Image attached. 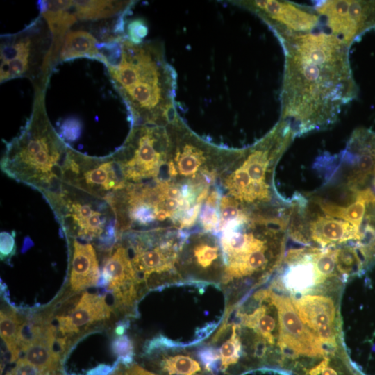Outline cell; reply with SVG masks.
<instances>
[{
    "label": "cell",
    "mask_w": 375,
    "mask_h": 375,
    "mask_svg": "<svg viewBox=\"0 0 375 375\" xmlns=\"http://www.w3.org/2000/svg\"><path fill=\"white\" fill-rule=\"evenodd\" d=\"M65 234L111 247L117 238V215L109 199L63 188L47 199Z\"/></svg>",
    "instance_id": "obj_5"
},
{
    "label": "cell",
    "mask_w": 375,
    "mask_h": 375,
    "mask_svg": "<svg viewBox=\"0 0 375 375\" xmlns=\"http://www.w3.org/2000/svg\"><path fill=\"white\" fill-rule=\"evenodd\" d=\"M274 33L285 56L280 119L296 137L331 126L358 94L349 48L324 31Z\"/></svg>",
    "instance_id": "obj_1"
},
{
    "label": "cell",
    "mask_w": 375,
    "mask_h": 375,
    "mask_svg": "<svg viewBox=\"0 0 375 375\" xmlns=\"http://www.w3.org/2000/svg\"><path fill=\"white\" fill-rule=\"evenodd\" d=\"M56 328L53 325H37L31 342L22 352L24 358L33 365L41 375L53 374L58 367L60 353L55 350Z\"/></svg>",
    "instance_id": "obj_14"
},
{
    "label": "cell",
    "mask_w": 375,
    "mask_h": 375,
    "mask_svg": "<svg viewBox=\"0 0 375 375\" xmlns=\"http://www.w3.org/2000/svg\"><path fill=\"white\" fill-rule=\"evenodd\" d=\"M198 358L208 371L214 372L217 369L219 356L217 351L214 349L209 347L202 349L198 351Z\"/></svg>",
    "instance_id": "obj_25"
},
{
    "label": "cell",
    "mask_w": 375,
    "mask_h": 375,
    "mask_svg": "<svg viewBox=\"0 0 375 375\" xmlns=\"http://www.w3.org/2000/svg\"><path fill=\"white\" fill-rule=\"evenodd\" d=\"M112 349L123 363L128 364L132 361L133 345L128 336L122 335L117 338L113 341Z\"/></svg>",
    "instance_id": "obj_22"
},
{
    "label": "cell",
    "mask_w": 375,
    "mask_h": 375,
    "mask_svg": "<svg viewBox=\"0 0 375 375\" xmlns=\"http://www.w3.org/2000/svg\"><path fill=\"white\" fill-rule=\"evenodd\" d=\"M231 329V337L222 344L219 351L223 372L236 364L242 353V344L235 324L232 325Z\"/></svg>",
    "instance_id": "obj_20"
},
{
    "label": "cell",
    "mask_w": 375,
    "mask_h": 375,
    "mask_svg": "<svg viewBox=\"0 0 375 375\" xmlns=\"http://www.w3.org/2000/svg\"><path fill=\"white\" fill-rule=\"evenodd\" d=\"M1 260H8L15 254L16 251L15 245V232L12 231L11 233L2 231L1 232Z\"/></svg>",
    "instance_id": "obj_23"
},
{
    "label": "cell",
    "mask_w": 375,
    "mask_h": 375,
    "mask_svg": "<svg viewBox=\"0 0 375 375\" xmlns=\"http://www.w3.org/2000/svg\"><path fill=\"white\" fill-rule=\"evenodd\" d=\"M1 338L10 353V361L18 359L21 351L18 347L17 338L21 322L19 317L12 310H1Z\"/></svg>",
    "instance_id": "obj_18"
},
{
    "label": "cell",
    "mask_w": 375,
    "mask_h": 375,
    "mask_svg": "<svg viewBox=\"0 0 375 375\" xmlns=\"http://www.w3.org/2000/svg\"><path fill=\"white\" fill-rule=\"evenodd\" d=\"M81 126L79 120L69 119L63 122L61 127L62 135L67 140L73 141L79 137Z\"/></svg>",
    "instance_id": "obj_26"
},
{
    "label": "cell",
    "mask_w": 375,
    "mask_h": 375,
    "mask_svg": "<svg viewBox=\"0 0 375 375\" xmlns=\"http://www.w3.org/2000/svg\"><path fill=\"white\" fill-rule=\"evenodd\" d=\"M99 43L90 32L83 30L69 31L65 35L58 60L66 61L78 58L97 60L100 53Z\"/></svg>",
    "instance_id": "obj_16"
},
{
    "label": "cell",
    "mask_w": 375,
    "mask_h": 375,
    "mask_svg": "<svg viewBox=\"0 0 375 375\" xmlns=\"http://www.w3.org/2000/svg\"><path fill=\"white\" fill-rule=\"evenodd\" d=\"M101 285H106L112 292L115 306L119 310L131 309L138 299L141 283L133 268L128 250L117 245L104 262Z\"/></svg>",
    "instance_id": "obj_11"
},
{
    "label": "cell",
    "mask_w": 375,
    "mask_h": 375,
    "mask_svg": "<svg viewBox=\"0 0 375 375\" xmlns=\"http://www.w3.org/2000/svg\"><path fill=\"white\" fill-rule=\"evenodd\" d=\"M322 375H338L335 370L330 367H326L322 371Z\"/></svg>",
    "instance_id": "obj_30"
},
{
    "label": "cell",
    "mask_w": 375,
    "mask_h": 375,
    "mask_svg": "<svg viewBox=\"0 0 375 375\" xmlns=\"http://www.w3.org/2000/svg\"><path fill=\"white\" fill-rule=\"evenodd\" d=\"M131 1H71L70 9L77 19L92 20L121 15L130 10Z\"/></svg>",
    "instance_id": "obj_17"
},
{
    "label": "cell",
    "mask_w": 375,
    "mask_h": 375,
    "mask_svg": "<svg viewBox=\"0 0 375 375\" xmlns=\"http://www.w3.org/2000/svg\"><path fill=\"white\" fill-rule=\"evenodd\" d=\"M166 126L145 124L132 126L124 143L112 154L126 183L159 179L157 177L168 156Z\"/></svg>",
    "instance_id": "obj_7"
},
{
    "label": "cell",
    "mask_w": 375,
    "mask_h": 375,
    "mask_svg": "<svg viewBox=\"0 0 375 375\" xmlns=\"http://www.w3.org/2000/svg\"><path fill=\"white\" fill-rule=\"evenodd\" d=\"M111 375H122V373L121 371L117 370L114 373H112Z\"/></svg>",
    "instance_id": "obj_31"
},
{
    "label": "cell",
    "mask_w": 375,
    "mask_h": 375,
    "mask_svg": "<svg viewBox=\"0 0 375 375\" xmlns=\"http://www.w3.org/2000/svg\"><path fill=\"white\" fill-rule=\"evenodd\" d=\"M199 219L205 231H217L219 224V203L206 201L200 211Z\"/></svg>",
    "instance_id": "obj_21"
},
{
    "label": "cell",
    "mask_w": 375,
    "mask_h": 375,
    "mask_svg": "<svg viewBox=\"0 0 375 375\" xmlns=\"http://www.w3.org/2000/svg\"><path fill=\"white\" fill-rule=\"evenodd\" d=\"M112 368L109 366H99L92 369L88 375H107Z\"/></svg>",
    "instance_id": "obj_29"
},
{
    "label": "cell",
    "mask_w": 375,
    "mask_h": 375,
    "mask_svg": "<svg viewBox=\"0 0 375 375\" xmlns=\"http://www.w3.org/2000/svg\"><path fill=\"white\" fill-rule=\"evenodd\" d=\"M0 60L1 83L26 77L35 89H46L56 61L52 35L45 19L40 15L22 31L2 35Z\"/></svg>",
    "instance_id": "obj_4"
},
{
    "label": "cell",
    "mask_w": 375,
    "mask_h": 375,
    "mask_svg": "<svg viewBox=\"0 0 375 375\" xmlns=\"http://www.w3.org/2000/svg\"><path fill=\"white\" fill-rule=\"evenodd\" d=\"M314 9L331 34L349 48L365 33L375 30V1H319Z\"/></svg>",
    "instance_id": "obj_8"
},
{
    "label": "cell",
    "mask_w": 375,
    "mask_h": 375,
    "mask_svg": "<svg viewBox=\"0 0 375 375\" xmlns=\"http://www.w3.org/2000/svg\"><path fill=\"white\" fill-rule=\"evenodd\" d=\"M69 285L74 292L96 286L100 278L96 251L90 243L74 239Z\"/></svg>",
    "instance_id": "obj_15"
},
{
    "label": "cell",
    "mask_w": 375,
    "mask_h": 375,
    "mask_svg": "<svg viewBox=\"0 0 375 375\" xmlns=\"http://www.w3.org/2000/svg\"><path fill=\"white\" fill-rule=\"evenodd\" d=\"M161 366L168 375H196L201 369L197 360L185 354L167 356L162 360Z\"/></svg>",
    "instance_id": "obj_19"
},
{
    "label": "cell",
    "mask_w": 375,
    "mask_h": 375,
    "mask_svg": "<svg viewBox=\"0 0 375 375\" xmlns=\"http://www.w3.org/2000/svg\"><path fill=\"white\" fill-rule=\"evenodd\" d=\"M33 110L19 134L6 145L3 172L40 191L47 199L59 193L63 167L72 150L48 118L44 89H35Z\"/></svg>",
    "instance_id": "obj_3"
},
{
    "label": "cell",
    "mask_w": 375,
    "mask_h": 375,
    "mask_svg": "<svg viewBox=\"0 0 375 375\" xmlns=\"http://www.w3.org/2000/svg\"><path fill=\"white\" fill-rule=\"evenodd\" d=\"M124 375H156L150 372L138 365H132L127 367Z\"/></svg>",
    "instance_id": "obj_28"
},
{
    "label": "cell",
    "mask_w": 375,
    "mask_h": 375,
    "mask_svg": "<svg viewBox=\"0 0 375 375\" xmlns=\"http://www.w3.org/2000/svg\"><path fill=\"white\" fill-rule=\"evenodd\" d=\"M296 311L303 324L324 344L336 346V308L333 300L321 294L293 297Z\"/></svg>",
    "instance_id": "obj_12"
},
{
    "label": "cell",
    "mask_w": 375,
    "mask_h": 375,
    "mask_svg": "<svg viewBox=\"0 0 375 375\" xmlns=\"http://www.w3.org/2000/svg\"><path fill=\"white\" fill-rule=\"evenodd\" d=\"M230 2L258 15L273 32L308 33L322 26L320 16L314 8L307 6L278 0Z\"/></svg>",
    "instance_id": "obj_9"
},
{
    "label": "cell",
    "mask_w": 375,
    "mask_h": 375,
    "mask_svg": "<svg viewBox=\"0 0 375 375\" xmlns=\"http://www.w3.org/2000/svg\"><path fill=\"white\" fill-rule=\"evenodd\" d=\"M183 240L179 267L182 272L197 281L217 283L224 274V262L220 243L213 237L207 234L198 233Z\"/></svg>",
    "instance_id": "obj_10"
},
{
    "label": "cell",
    "mask_w": 375,
    "mask_h": 375,
    "mask_svg": "<svg viewBox=\"0 0 375 375\" xmlns=\"http://www.w3.org/2000/svg\"><path fill=\"white\" fill-rule=\"evenodd\" d=\"M184 236H175L165 228L137 232L130 242L132 265L140 282L153 290L181 277L179 266Z\"/></svg>",
    "instance_id": "obj_6"
},
{
    "label": "cell",
    "mask_w": 375,
    "mask_h": 375,
    "mask_svg": "<svg viewBox=\"0 0 375 375\" xmlns=\"http://www.w3.org/2000/svg\"><path fill=\"white\" fill-rule=\"evenodd\" d=\"M111 312L105 296L86 292L67 315L57 317L58 330L67 338L95 322L106 320Z\"/></svg>",
    "instance_id": "obj_13"
},
{
    "label": "cell",
    "mask_w": 375,
    "mask_h": 375,
    "mask_svg": "<svg viewBox=\"0 0 375 375\" xmlns=\"http://www.w3.org/2000/svg\"><path fill=\"white\" fill-rule=\"evenodd\" d=\"M97 60L106 67L130 115L132 126H166L178 115L176 74L158 40L131 42L126 34L110 35L98 44Z\"/></svg>",
    "instance_id": "obj_2"
},
{
    "label": "cell",
    "mask_w": 375,
    "mask_h": 375,
    "mask_svg": "<svg viewBox=\"0 0 375 375\" xmlns=\"http://www.w3.org/2000/svg\"><path fill=\"white\" fill-rule=\"evenodd\" d=\"M127 33L126 36L131 42L140 43L147 34V27L142 20L135 19L128 24Z\"/></svg>",
    "instance_id": "obj_24"
},
{
    "label": "cell",
    "mask_w": 375,
    "mask_h": 375,
    "mask_svg": "<svg viewBox=\"0 0 375 375\" xmlns=\"http://www.w3.org/2000/svg\"><path fill=\"white\" fill-rule=\"evenodd\" d=\"M6 375H41L39 371L24 358L17 360L14 368Z\"/></svg>",
    "instance_id": "obj_27"
}]
</instances>
